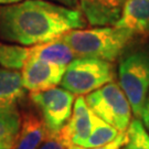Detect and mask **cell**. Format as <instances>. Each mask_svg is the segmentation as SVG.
<instances>
[{"label": "cell", "mask_w": 149, "mask_h": 149, "mask_svg": "<svg viewBox=\"0 0 149 149\" xmlns=\"http://www.w3.org/2000/svg\"><path fill=\"white\" fill-rule=\"evenodd\" d=\"M85 18L79 9L44 0H26L0 6V39L36 45L82 29Z\"/></svg>", "instance_id": "6da1fadb"}, {"label": "cell", "mask_w": 149, "mask_h": 149, "mask_svg": "<svg viewBox=\"0 0 149 149\" xmlns=\"http://www.w3.org/2000/svg\"><path fill=\"white\" fill-rule=\"evenodd\" d=\"M134 38L133 32L114 24L70 30L60 39L74 51L76 56L114 62L127 50Z\"/></svg>", "instance_id": "7a4b0ae2"}, {"label": "cell", "mask_w": 149, "mask_h": 149, "mask_svg": "<svg viewBox=\"0 0 149 149\" xmlns=\"http://www.w3.org/2000/svg\"><path fill=\"white\" fill-rule=\"evenodd\" d=\"M118 76L135 117L140 118L149 95V47L126 50L120 55Z\"/></svg>", "instance_id": "3957f363"}, {"label": "cell", "mask_w": 149, "mask_h": 149, "mask_svg": "<svg viewBox=\"0 0 149 149\" xmlns=\"http://www.w3.org/2000/svg\"><path fill=\"white\" fill-rule=\"evenodd\" d=\"M115 77L111 62L95 58H75L71 61L61 81L63 88L83 96L97 90Z\"/></svg>", "instance_id": "277c9868"}, {"label": "cell", "mask_w": 149, "mask_h": 149, "mask_svg": "<svg viewBox=\"0 0 149 149\" xmlns=\"http://www.w3.org/2000/svg\"><path fill=\"white\" fill-rule=\"evenodd\" d=\"M91 111L118 132H126L132 122V106L122 87L109 82L85 97Z\"/></svg>", "instance_id": "5b68a950"}, {"label": "cell", "mask_w": 149, "mask_h": 149, "mask_svg": "<svg viewBox=\"0 0 149 149\" xmlns=\"http://www.w3.org/2000/svg\"><path fill=\"white\" fill-rule=\"evenodd\" d=\"M30 98L41 113L49 133L55 135L71 117L75 95L63 87L55 86L45 91L31 92Z\"/></svg>", "instance_id": "8992f818"}, {"label": "cell", "mask_w": 149, "mask_h": 149, "mask_svg": "<svg viewBox=\"0 0 149 149\" xmlns=\"http://www.w3.org/2000/svg\"><path fill=\"white\" fill-rule=\"evenodd\" d=\"M66 66L30 56L21 72L23 87L30 92L52 88L61 83Z\"/></svg>", "instance_id": "52a82bcc"}, {"label": "cell", "mask_w": 149, "mask_h": 149, "mask_svg": "<svg viewBox=\"0 0 149 149\" xmlns=\"http://www.w3.org/2000/svg\"><path fill=\"white\" fill-rule=\"evenodd\" d=\"M92 130V111L83 96H79L73 105L71 117L55 134L56 138L68 148L72 145L82 146Z\"/></svg>", "instance_id": "ba28073f"}, {"label": "cell", "mask_w": 149, "mask_h": 149, "mask_svg": "<svg viewBox=\"0 0 149 149\" xmlns=\"http://www.w3.org/2000/svg\"><path fill=\"white\" fill-rule=\"evenodd\" d=\"M125 0H79L85 20L93 27L114 26L120 17Z\"/></svg>", "instance_id": "9c48e42d"}, {"label": "cell", "mask_w": 149, "mask_h": 149, "mask_svg": "<svg viewBox=\"0 0 149 149\" xmlns=\"http://www.w3.org/2000/svg\"><path fill=\"white\" fill-rule=\"evenodd\" d=\"M50 135L42 118L33 112L24 113L12 149H38Z\"/></svg>", "instance_id": "30bf717a"}, {"label": "cell", "mask_w": 149, "mask_h": 149, "mask_svg": "<svg viewBox=\"0 0 149 149\" xmlns=\"http://www.w3.org/2000/svg\"><path fill=\"white\" fill-rule=\"evenodd\" d=\"M115 26L135 36H149V0H126Z\"/></svg>", "instance_id": "8fae6325"}, {"label": "cell", "mask_w": 149, "mask_h": 149, "mask_svg": "<svg viewBox=\"0 0 149 149\" xmlns=\"http://www.w3.org/2000/svg\"><path fill=\"white\" fill-rule=\"evenodd\" d=\"M32 58L66 66L76 58L74 51L60 38L31 47Z\"/></svg>", "instance_id": "7c38bea8"}, {"label": "cell", "mask_w": 149, "mask_h": 149, "mask_svg": "<svg viewBox=\"0 0 149 149\" xmlns=\"http://www.w3.org/2000/svg\"><path fill=\"white\" fill-rule=\"evenodd\" d=\"M26 91L19 71L0 66V107L17 104L23 98Z\"/></svg>", "instance_id": "4fadbf2b"}, {"label": "cell", "mask_w": 149, "mask_h": 149, "mask_svg": "<svg viewBox=\"0 0 149 149\" xmlns=\"http://www.w3.org/2000/svg\"><path fill=\"white\" fill-rule=\"evenodd\" d=\"M31 55V47L0 42V66L20 71Z\"/></svg>", "instance_id": "5bb4252c"}, {"label": "cell", "mask_w": 149, "mask_h": 149, "mask_svg": "<svg viewBox=\"0 0 149 149\" xmlns=\"http://www.w3.org/2000/svg\"><path fill=\"white\" fill-rule=\"evenodd\" d=\"M120 132L92 112V130L82 147H100L112 143Z\"/></svg>", "instance_id": "9a60e30c"}, {"label": "cell", "mask_w": 149, "mask_h": 149, "mask_svg": "<svg viewBox=\"0 0 149 149\" xmlns=\"http://www.w3.org/2000/svg\"><path fill=\"white\" fill-rule=\"evenodd\" d=\"M21 123V114L17 104L0 107V141L16 136Z\"/></svg>", "instance_id": "2e32d148"}, {"label": "cell", "mask_w": 149, "mask_h": 149, "mask_svg": "<svg viewBox=\"0 0 149 149\" xmlns=\"http://www.w3.org/2000/svg\"><path fill=\"white\" fill-rule=\"evenodd\" d=\"M126 133L127 141L120 149H149V133L140 118L130 122Z\"/></svg>", "instance_id": "e0dca14e"}, {"label": "cell", "mask_w": 149, "mask_h": 149, "mask_svg": "<svg viewBox=\"0 0 149 149\" xmlns=\"http://www.w3.org/2000/svg\"><path fill=\"white\" fill-rule=\"evenodd\" d=\"M126 141H127V133L123 132V133H119V135L113 140L112 143L104 145V146L87 148V147H82V146H77V145H72V146H69L68 149H120Z\"/></svg>", "instance_id": "ac0fdd59"}, {"label": "cell", "mask_w": 149, "mask_h": 149, "mask_svg": "<svg viewBox=\"0 0 149 149\" xmlns=\"http://www.w3.org/2000/svg\"><path fill=\"white\" fill-rule=\"evenodd\" d=\"M38 149H66V147L56 138L55 135H50Z\"/></svg>", "instance_id": "d6986e66"}, {"label": "cell", "mask_w": 149, "mask_h": 149, "mask_svg": "<svg viewBox=\"0 0 149 149\" xmlns=\"http://www.w3.org/2000/svg\"><path fill=\"white\" fill-rule=\"evenodd\" d=\"M140 119H141V122L144 124L145 128L147 129V132L149 133V95H148V98H147V102L145 104L144 111H143Z\"/></svg>", "instance_id": "ffe728a7"}, {"label": "cell", "mask_w": 149, "mask_h": 149, "mask_svg": "<svg viewBox=\"0 0 149 149\" xmlns=\"http://www.w3.org/2000/svg\"><path fill=\"white\" fill-rule=\"evenodd\" d=\"M15 139L16 136H11L8 138L3 139L0 141V149H12L13 144H15Z\"/></svg>", "instance_id": "44dd1931"}, {"label": "cell", "mask_w": 149, "mask_h": 149, "mask_svg": "<svg viewBox=\"0 0 149 149\" xmlns=\"http://www.w3.org/2000/svg\"><path fill=\"white\" fill-rule=\"evenodd\" d=\"M55 2H58L60 5H63L69 8H73V9H79V0H53Z\"/></svg>", "instance_id": "7402d4cb"}, {"label": "cell", "mask_w": 149, "mask_h": 149, "mask_svg": "<svg viewBox=\"0 0 149 149\" xmlns=\"http://www.w3.org/2000/svg\"><path fill=\"white\" fill-rule=\"evenodd\" d=\"M21 0H0V6L2 5H10V3H16Z\"/></svg>", "instance_id": "603a6c76"}, {"label": "cell", "mask_w": 149, "mask_h": 149, "mask_svg": "<svg viewBox=\"0 0 149 149\" xmlns=\"http://www.w3.org/2000/svg\"><path fill=\"white\" fill-rule=\"evenodd\" d=\"M125 1H126V0H125Z\"/></svg>", "instance_id": "cb8c5ba5"}]
</instances>
